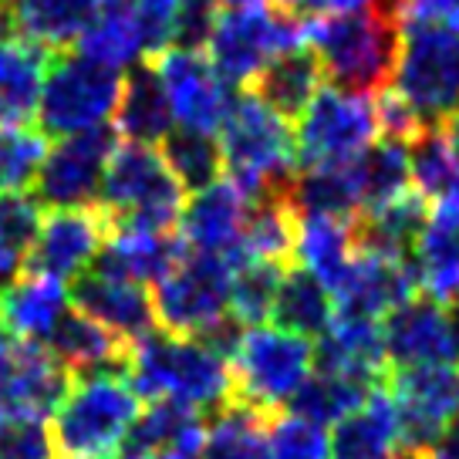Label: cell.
<instances>
[{
    "mask_svg": "<svg viewBox=\"0 0 459 459\" xmlns=\"http://www.w3.org/2000/svg\"><path fill=\"white\" fill-rule=\"evenodd\" d=\"M68 301H72L74 311L105 325L112 334H118L129 344H135L139 338L159 328L152 290L139 281H126V277H112V273L88 267L85 273H78L72 281Z\"/></svg>",
    "mask_w": 459,
    "mask_h": 459,
    "instance_id": "18",
    "label": "cell"
},
{
    "mask_svg": "<svg viewBox=\"0 0 459 459\" xmlns=\"http://www.w3.org/2000/svg\"><path fill=\"white\" fill-rule=\"evenodd\" d=\"M149 61L156 65L162 88L169 95L172 118L183 129L216 135L230 112L233 95L227 91V82L210 65V57L203 55V51L166 48L162 55L149 57Z\"/></svg>",
    "mask_w": 459,
    "mask_h": 459,
    "instance_id": "16",
    "label": "cell"
},
{
    "mask_svg": "<svg viewBox=\"0 0 459 459\" xmlns=\"http://www.w3.org/2000/svg\"><path fill=\"white\" fill-rule=\"evenodd\" d=\"M68 311H72L68 287L48 273L24 271L0 294V328L21 342L44 344Z\"/></svg>",
    "mask_w": 459,
    "mask_h": 459,
    "instance_id": "21",
    "label": "cell"
},
{
    "mask_svg": "<svg viewBox=\"0 0 459 459\" xmlns=\"http://www.w3.org/2000/svg\"><path fill=\"white\" fill-rule=\"evenodd\" d=\"M328 85L325 65L311 44H298L290 51L273 55L264 72L250 82V91H257L264 105H271L273 112L281 115L284 122L298 126L307 112V105L315 101V95Z\"/></svg>",
    "mask_w": 459,
    "mask_h": 459,
    "instance_id": "22",
    "label": "cell"
},
{
    "mask_svg": "<svg viewBox=\"0 0 459 459\" xmlns=\"http://www.w3.org/2000/svg\"><path fill=\"white\" fill-rule=\"evenodd\" d=\"M223 172L247 200H257L298 176V139L294 126L284 122L257 91H237L220 126Z\"/></svg>",
    "mask_w": 459,
    "mask_h": 459,
    "instance_id": "3",
    "label": "cell"
},
{
    "mask_svg": "<svg viewBox=\"0 0 459 459\" xmlns=\"http://www.w3.org/2000/svg\"><path fill=\"white\" fill-rule=\"evenodd\" d=\"M139 412H143V399L122 372L78 375L51 416V436H55L57 456H112L122 449Z\"/></svg>",
    "mask_w": 459,
    "mask_h": 459,
    "instance_id": "4",
    "label": "cell"
},
{
    "mask_svg": "<svg viewBox=\"0 0 459 459\" xmlns=\"http://www.w3.org/2000/svg\"><path fill=\"white\" fill-rule=\"evenodd\" d=\"M44 348L55 355L72 375H91V372H122L126 375V359H129V342H122L118 334L91 321L82 311H68L61 317L55 334L44 342Z\"/></svg>",
    "mask_w": 459,
    "mask_h": 459,
    "instance_id": "27",
    "label": "cell"
},
{
    "mask_svg": "<svg viewBox=\"0 0 459 459\" xmlns=\"http://www.w3.org/2000/svg\"><path fill=\"white\" fill-rule=\"evenodd\" d=\"M290 200L301 216H344L355 220L361 213V179L359 156L348 162H331L315 169H298L290 179Z\"/></svg>",
    "mask_w": 459,
    "mask_h": 459,
    "instance_id": "30",
    "label": "cell"
},
{
    "mask_svg": "<svg viewBox=\"0 0 459 459\" xmlns=\"http://www.w3.org/2000/svg\"><path fill=\"white\" fill-rule=\"evenodd\" d=\"M271 419L273 416L237 399L216 409L213 419L206 422L203 459H267Z\"/></svg>",
    "mask_w": 459,
    "mask_h": 459,
    "instance_id": "33",
    "label": "cell"
},
{
    "mask_svg": "<svg viewBox=\"0 0 459 459\" xmlns=\"http://www.w3.org/2000/svg\"><path fill=\"white\" fill-rule=\"evenodd\" d=\"M388 372L419 365H459L453 311L429 294H416L382 317Z\"/></svg>",
    "mask_w": 459,
    "mask_h": 459,
    "instance_id": "15",
    "label": "cell"
},
{
    "mask_svg": "<svg viewBox=\"0 0 459 459\" xmlns=\"http://www.w3.org/2000/svg\"><path fill=\"white\" fill-rule=\"evenodd\" d=\"M298 169H315L361 156L378 139L372 95H355L338 85H325L294 126Z\"/></svg>",
    "mask_w": 459,
    "mask_h": 459,
    "instance_id": "11",
    "label": "cell"
},
{
    "mask_svg": "<svg viewBox=\"0 0 459 459\" xmlns=\"http://www.w3.org/2000/svg\"><path fill=\"white\" fill-rule=\"evenodd\" d=\"M399 409L388 388H372L361 409L344 416L331 436V459H402Z\"/></svg>",
    "mask_w": 459,
    "mask_h": 459,
    "instance_id": "24",
    "label": "cell"
},
{
    "mask_svg": "<svg viewBox=\"0 0 459 459\" xmlns=\"http://www.w3.org/2000/svg\"><path fill=\"white\" fill-rule=\"evenodd\" d=\"M206 446V419L193 405L149 402L132 422L118 459H200Z\"/></svg>",
    "mask_w": 459,
    "mask_h": 459,
    "instance_id": "19",
    "label": "cell"
},
{
    "mask_svg": "<svg viewBox=\"0 0 459 459\" xmlns=\"http://www.w3.org/2000/svg\"><path fill=\"white\" fill-rule=\"evenodd\" d=\"M240 254H206L189 250L186 260L152 284L156 325L176 338H203L230 315V284Z\"/></svg>",
    "mask_w": 459,
    "mask_h": 459,
    "instance_id": "9",
    "label": "cell"
},
{
    "mask_svg": "<svg viewBox=\"0 0 459 459\" xmlns=\"http://www.w3.org/2000/svg\"><path fill=\"white\" fill-rule=\"evenodd\" d=\"M162 159L186 193H200L213 186L216 179H223V149L206 132H193L183 126L169 129L162 135Z\"/></svg>",
    "mask_w": 459,
    "mask_h": 459,
    "instance_id": "37",
    "label": "cell"
},
{
    "mask_svg": "<svg viewBox=\"0 0 459 459\" xmlns=\"http://www.w3.org/2000/svg\"><path fill=\"white\" fill-rule=\"evenodd\" d=\"M172 129V105L162 88L156 65L149 57H139L129 65V74L122 78V95L115 108V132L129 143H162V135Z\"/></svg>",
    "mask_w": 459,
    "mask_h": 459,
    "instance_id": "26",
    "label": "cell"
},
{
    "mask_svg": "<svg viewBox=\"0 0 459 459\" xmlns=\"http://www.w3.org/2000/svg\"><path fill=\"white\" fill-rule=\"evenodd\" d=\"M51 55L55 48L30 38L0 41V118L7 126H24L34 118Z\"/></svg>",
    "mask_w": 459,
    "mask_h": 459,
    "instance_id": "28",
    "label": "cell"
},
{
    "mask_svg": "<svg viewBox=\"0 0 459 459\" xmlns=\"http://www.w3.org/2000/svg\"><path fill=\"white\" fill-rule=\"evenodd\" d=\"M372 105H375V122H378V139H388V143H399L412 149L429 132L426 118L412 108V101L405 99L402 91H395L392 85L375 91Z\"/></svg>",
    "mask_w": 459,
    "mask_h": 459,
    "instance_id": "42",
    "label": "cell"
},
{
    "mask_svg": "<svg viewBox=\"0 0 459 459\" xmlns=\"http://www.w3.org/2000/svg\"><path fill=\"white\" fill-rule=\"evenodd\" d=\"M105 0H14L17 28L48 48H72Z\"/></svg>",
    "mask_w": 459,
    "mask_h": 459,
    "instance_id": "34",
    "label": "cell"
},
{
    "mask_svg": "<svg viewBox=\"0 0 459 459\" xmlns=\"http://www.w3.org/2000/svg\"><path fill=\"white\" fill-rule=\"evenodd\" d=\"M419 290L453 307L459 301V196L429 206V220L416 244Z\"/></svg>",
    "mask_w": 459,
    "mask_h": 459,
    "instance_id": "23",
    "label": "cell"
},
{
    "mask_svg": "<svg viewBox=\"0 0 459 459\" xmlns=\"http://www.w3.org/2000/svg\"><path fill=\"white\" fill-rule=\"evenodd\" d=\"M230 372L233 399L277 416L304 385V378L315 372V342L277 325H254L240 334Z\"/></svg>",
    "mask_w": 459,
    "mask_h": 459,
    "instance_id": "7",
    "label": "cell"
},
{
    "mask_svg": "<svg viewBox=\"0 0 459 459\" xmlns=\"http://www.w3.org/2000/svg\"><path fill=\"white\" fill-rule=\"evenodd\" d=\"M115 145H118V132L112 126H95V129L68 135V139H57L30 186L38 206L65 210V206L99 203L101 176H105Z\"/></svg>",
    "mask_w": 459,
    "mask_h": 459,
    "instance_id": "12",
    "label": "cell"
},
{
    "mask_svg": "<svg viewBox=\"0 0 459 459\" xmlns=\"http://www.w3.org/2000/svg\"><path fill=\"white\" fill-rule=\"evenodd\" d=\"M112 230V213L101 203L48 210L41 216V227H38L24 271L48 273L57 281H68V277L74 281L78 273L91 267L99 250L108 244Z\"/></svg>",
    "mask_w": 459,
    "mask_h": 459,
    "instance_id": "14",
    "label": "cell"
},
{
    "mask_svg": "<svg viewBox=\"0 0 459 459\" xmlns=\"http://www.w3.org/2000/svg\"><path fill=\"white\" fill-rule=\"evenodd\" d=\"M298 230H301V213L290 200V183L271 189L250 200L240 233V257L290 267L298 250Z\"/></svg>",
    "mask_w": 459,
    "mask_h": 459,
    "instance_id": "25",
    "label": "cell"
},
{
    "mask_svg": "<svg viewBox=\"0 0 459 459\" xmlns=\"http://www.w3.org/2000/svg\"><path fill=\"white\" fill-rule=\"evenodd\" d=\"M48 159V135L38 126L0 129V193H24L34 186Z\"/></svg>",
    "mask_w": 459,
    "mask_h": 459,
    "instance_id": "40",
    "label": "cell"
},
{
    "mask_svg": "<svg viewBox=\"0 0 459 459\" xmlns=\"http://www.w3.org/2000/svg\"><path fill=\"white\" fill-rule=\"evenodd\" d=\"M359 254L355 244V220L344 216H301V230H298V250H294V264L315 273L321 284L334 290L338 281L344 277L348 264Z\"/></svg>",
    "mask_w": 459,
    "mask_h": 459,
    "instance_id": "29",
    "label": "cell"
},
{
    "mask_svg": "<svg viewBox=\"0 0 459 459\" xmlns=\"http://www.w3.org/2000/svg\"><path fill=\"white\" fill-rule=\"evenodd\" d=\"M267 459H331V436L301 416L271 419Z\"/></svg>",
    "mask_w": 459,
    "mask_h": 459,
    "instance_id": "41",
    "label": "cell"
},
{
    "mask_svg": "<svg viewBox=\"0 0 459 459\" xmlns=\"http://www.w3.org/2000/svg\"><path fill=\"white\" fill-rule=\"evenodd\" d=\"M122 95V74L115 65L82 55L78 48H55L38 99V129L48 139H68L112 118Z\"/></svg>",
    "mask_w": 459,
    "mask_h": 459,
    "instance_id": "5",
    "label": "cell"
},
{
    "mask_svg": "<svg viewBox=\"0 0 459 459\" xmlns=\"http://www.w3.org/2000/svg\"><path fill=\"white\" fill-rule=\"evenodd\" d=\"M359 179H361V213L365 210H378V206L405 196L412 189L409 145L375 139L359 156Z\"/></svg>",
    "mask_w": 459,
    "mask_h": 459,
    "instance_id": "36",
    "label": "cell"
},
{
    "mask_svg": "<svg viewBox=\"0 0 459 459\" xmlns=\"http://www.w3.org/2000/svg\"><path fill=\"white\" fill-rule=\"evenodd\" d=\"M126 378L143 402H179L200 412L233 402L230 361L200 338H176L162 328L129 348Z\"/></svg>",
    "mask_w": 459,
    "mask_h": 459,
    "instance_id": "2",
    "label": "cell"
},
{
    "mask_svg": "<svg viewBox=\"0 0 459 459\" xmlns=\"http://www.w3.org/2000/svg\"><path fill=\"white\" fill-rule=\"evenodd\" d=\"M220 0H179L172 21V48L179 51H206L220 21Z\"/></svg>",
    "mask_w": 459,
    "mask_h": 459,
    "instance_id": "44",
    "label": "cell"
},
{
    "mask_svg": "<svg viewBox=\"0 0 459 459\" xmlns=\"http://www.w3.org/2000/svg\"><path fill=\"white\" fill-rule=\"evenodd\" d=\"M281 7H287L294 17L301 21H315V17H331V14H348L359 7H372V4H395L399 0H277Z\"/></svg>",
    "mask_w": 459,
    "mask_h": 459,
    "instance_id": "45",
    "label": "cell"
},
{
    "mask_svg": "<svg viewBox=\"0 0 459 459\" xmlns=\"http://www.w3.org/2000/svg\"><path fill=\"white\" fill-rule=\"evenodd\" d=\"M0 459H61L48 419L0 416Z\"/></svg>",
    "mask_w": 459,
    "mask_h": 459,
    "instance_id": "43",
    "label": "cell"
},
{
    "mask_svg": "<svg viewBox=\"0 0 459 459\" xmlns=\"http://www.w3.org/2000/svg\"><path fill=\"white\" fill-rule=\"evenodd\" d=\"M284 271L287 267H281V264H264V260L240 264L233 273V284H230V317L244 328L271 325L273 301H277Z\"/></svg>",
    "mask_w": 459,
    "mask_h": 459,
    "instance_id": "38",
    "label": "cell"
},
{
    "mask_svg": "<svg viewBox=\"0 0 459 459\" xmlns=\"http://www.w3.org/2000/svg\"><path fill=\"white\" fill-rule=\"evenodd\" d=\"M395 91L412 101L426 126L439 129L459 108V30L446 24H402Z\"/></svg>",
    "mask_w": 459,
    "mask_h": 459,
    "instance_id": "10",
    "label": "cell"
},
{
    "mask_svg": "<svg viewBox=\"0 0 459 459\" xmlns=\"http://www.w3.org/2000/svg\"><path fill=\"white\" fill-rule=\"evenodd\" d=\"M304 41L317 51L331 85L355 95H375L395 72L402 44L399 7L372 4L348 14L315 17L304 28Z\"/></svg>",
    "mask_w": 459,
    "mask_h": 459,
    "instance_id": "1",
    "label": "cell"
},
{
    "mask_svg": "<svg viewBox=\"0 0 459 459\" xmlns=\"http://www.w3.org/2000/svg\"><path fill=\"white\" fill-rule=\"evenodd\" d=\"M250 210L240 189L230 179H216L213 186L193 193L179 216V237L186 240L189 250H206V254H240V233Z\"/></svg>",
    "mask_w": 459,
    "mask_h": 459,
    "instance_id": "20",
    "label": "cell"
},
{
    "mask_svg": "<svg viewBox=\"0 0 459 459\" xmlns=\"http://www.w3.org/2000/svg\"><path fill=\"white\" fill-rule=\"evenodd\" d=\"M101 459H115V456H101Z\"/></svg>",
    "mask_w": 459,
    "mask_h": 459,
    "instance_id": "49",
    "label": "cell"
},
{
    "mask_svg": "<svg viewBox=\"0 0 459 459\" xmlns=\"http://www.w3.org/2000/svg\"><path fill=\"white\" fill-rule=\"evenodd\" d=\"M74 48L88 57H99L105 65H132L143 57V38L135 24L132 0H105L95 21L82 30Z\"/></svg>",
    "mask_w": 459,
    "mask_h": 459,
    "instance_id": "35",
    "label": "cell"
},
{
    "mask_svg": "<svg viewBox=\"0 0 459 459\" xmlns=\"http://www.w3.org/2000/svg\"><path fill=\"white\" fill-rule=\"evenodd\" d=\"M439 132L446 135V143L456 149V156H459V108L453 115H446L443 122H439Z\"/></svg>",
    "mask_w": 459,
    "mask_h": 459,
    "instance_id": "47",
    "label": "cell"
},
{
    "mask_svg": "<svg viewBox=\"0 0 459 459\" xmlns=\"http://www.w3.org/2000/svg\"><path fill=\"white\" fill-rule=\"evenodd\" d=\"M331 294H334V315L382 321L392 307L422 294L416 260H395L359 250Z\"/></svg>",
    "mask_w": 459,
    "mask_h": 459,
    "instance_id": "17",
    "label": "cell"
},
{
    "mask_svg": "<svg viewBox=\"0 0 459 459\" xmlns=\"http://www.w3.org/2000/svg\"><path fill=\"white\" fill-rule=\"evenodd\" d=\"M334 321V294L304 267H287L277 301H273L271 325L304 338H321Z\"/></svg>",
    "mask_w": 459,
    "mask_h": 459,
    "instance_id": "31",
    "label": "cell"
},
{
    "mask_svg": "<svg viewBox=\"0 0 459 459\" xmlns=\"http://www.w3.org/2000/svg\"><path fill=\"white\" fill-rule=\"evenodd\" d=\"M372 382H361L351 375L342 372H325L317 368L304 378V385L290 395V416H301L315 426H338L344 416H351L355 409L365 405V399L372 395Z\"/></svg>",
    "mask_w": 459,
    "mask_h": 459,
    "instance_id": "32",
    "label": "cell"
},
{
    "mask_svg": "<svg viewBox=\"0 0 459 459\" xmlns=\"http://www.w3.org/2000/svg\"><path fill=\"white\" fill-rule=\"evenodd\" d=\"M409 162H412V186L429 203L459 196V156L439 129H429L409 149Z\"/></svg>",
    "mask_w": 459,
    "mask_h": 459,
    "instance_id": "39",
    "label": "cell"
},
{
    "mask_svg": "<svg viewBox=\"0 0 459 459\" xmlns=\"http://www.w3.org/2000/svg\"><path fill=\"white\" fill-rule=\"evenodd\" d=\"M432 459H459V412L449 419V426L432 446Z\"/></svg>",
    "mask_w": 459,
    "mask_h": 459,
    "instance_id": "46",
    "label": "cell"
},
{
    "mask_svg": "<svg viewBox=\"0 0 459 459\" xmlns=\"http://www.w3.org/2000/svg\"><path fill=\"white\" fill-rule=\"evenodd\" d=\"M223 7H250V4H260V0H220Z\"/></svg>",
    "mask_w": 459,
    "mask_h": 459,
    "instance_id": "48",
    "label": "cell"
},
{
    "mask_svg": "<svg viewBox=\"0 0 459 459\" xmlns=\"http://www.w3.org/2000/svg\"><path fill=\"white\" fill-rule=\"evenodd\" d=\"M307 21L294 17L277 0H260L250 7H223L206 51L210 65L227 85L247 88L273 55L304 41Z\"/></svg>",
    "mask_w": 459,
    "mask_h": 459,
    "instance_id": "8",
    "label": "cell"
},
{
    "mask_svg": "<svg viewBox=\"0 0 459 459\" xmlns=\"http://www.w3.org/2000/svg\"><path fill=\"white\" fill-rule=\"evenodd\" d=\"M388 392L399 409L402 449L429 453L449 419L459 412V365L392 368Z\"/></svg>",
    "mask_w": 459,
    "mask_h": 459,
    "instance_id": "13",
    "label": "cell"
},
{
    "mask_svg": "<svg viewBox=\"0 0 459 459\" xmlns=\"http://www.w3.org/2000/svg\"><path fill=\"white\" fill-rule=\"evenodd\" d=\"M99 203L115 227L179 230L186 189L172 176L159 149L145 143H118L101 176Z\"/></svg>",
    "mask_w": 459,
    "mask_h": 459,
    "instance_id": "6",
    "label": "cell"
}]
</instances>
